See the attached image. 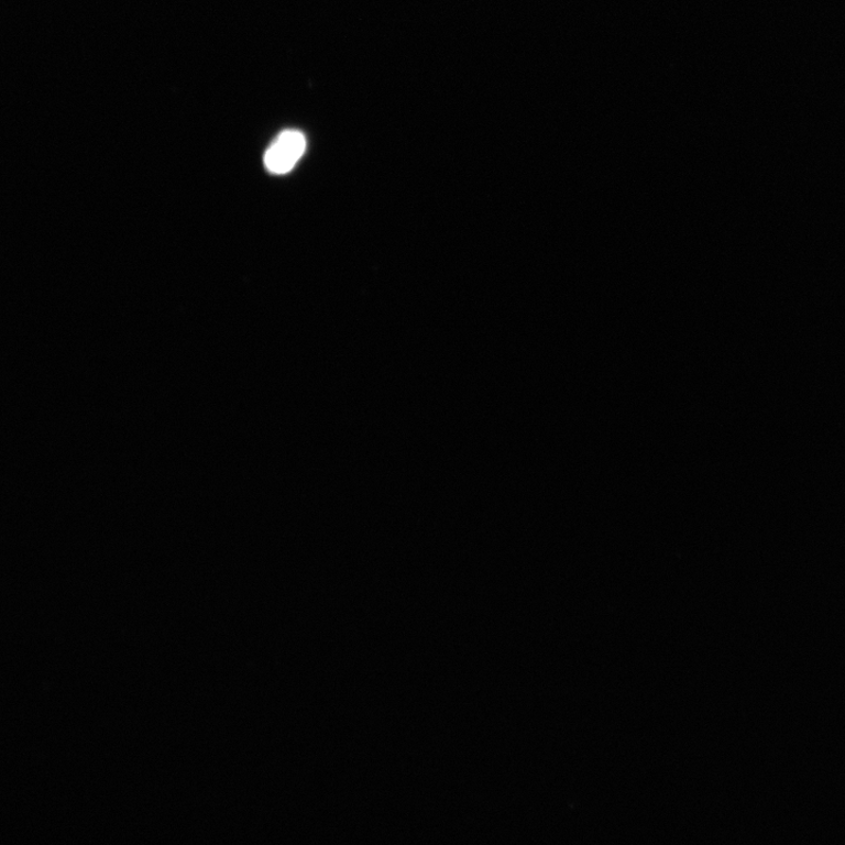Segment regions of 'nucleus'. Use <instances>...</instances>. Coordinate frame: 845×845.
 Masks as SVG:
<instances>
[{"label": "nucleus", "mask_w": 845, "mask_h": 845, "mask_svg": "<svg viewBox=\"0 0 845 845\" xmlns=\"http://www.w3.org/2000/svg\"><path fill=\"white\" fill-rule=\"evenodd\" d=\"M307 141L298 131L282 132L264 154V165L274 174L290 172L306 151Z\"/></svg>", "instance_id": "nucleus-1"}]
</instances>
